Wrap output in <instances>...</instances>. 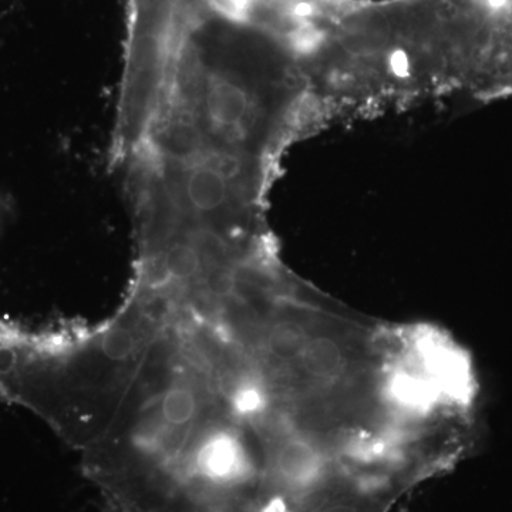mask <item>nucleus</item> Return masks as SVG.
I'll list each match as a JSON object with an SVG mask.
<instances>
[{
    "label": "nucleus",
    "mask_w": 512,
    "mask_h": 512,
    "mask_svg": "<svg viewBox=\"0 0 512 512\" xmlns=\"http://www.w3.org/2000/svg\"><path fill=\"white\" fill-rule=\"evenodd\" d=\"M350 360L342 343L328 335L311 333L301 356L288 370H296L312 387H335L349 375Z\"/></svg>",
    "instance_id": "nucleus-1"
}]
</instances>
